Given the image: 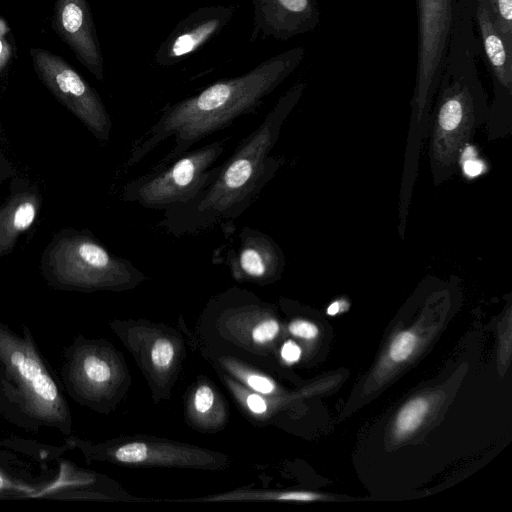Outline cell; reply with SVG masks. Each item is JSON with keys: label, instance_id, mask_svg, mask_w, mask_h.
Returning a JSON list of instances; mask_svg holds the SVG:
<instances>
[{"label": "cell", "instance_id": "277c9868", "mask_svg": "<svg viewBox=\"0 0 512 512\" xmlns=\"http://www.w3.org/2000/svg\"><path fill=\"white\" fill-rule=\"evenodd\" d=\"M0 415L18 428L39 433L43 428L65 437L73 419L60 378L39 350L31 330L13 331L0 316Z\"/></svg>", "mask_w": 512, "mask_h": 512}, {"label": "cell", "instance_id": "6da1fadb", "mask_svg": "<svg viewBox=\"0 0 512 512\" xmlns=\"http://www.w3.org/2000/svg\"><path fill=\"white\" fill-rule=\"evenodd\" d=\"M304 56V47H293L242 75L220 79L192 96L166 105L158 120L132 146L127 166L136 165L172 138L170 151L151 168L159 170L203 138L254 112L299 67Z\"/></svg>", "mask_w": 512, "mask_h": 512}, {"label": "cell", "instance_id": "f1b7e54d", "mask_svg": "<svg viewBox=\"0 0 512 512\" xmlns=\"http://www.w3.org/2000/svg\"><path fill=\"white\" fill-rule=\"evenodd\" d=\"M339 311V303L338 302H334L332 303L328 309H327V313L329 315H335L337 312Z\"/></svg>", "mask_w": 512, "mask_h": 512}, {"label": "cell", "instance_id": "2e32d148", "mask_svg": "<svg viewBox=\"0 0 512 512\" xmlns=\"http://www.w3.org/2000/svg\"><path fill=\"white\" fill-rule=\"evenodd\" d=\"M53 26L77 59L104 80V61L87 0H56Z\"/></svg>", "mask_w": 512, "mask_h": 512}, {"label": "cell", "instance_id": "603a6c76", "mask_svg": "<svg viewBox=\"0 0 512 512\" xmlns=\"http://www.w3.org/2000/svg\"><path fill=\"white\" fill-rule=\"evenodd\" d=\"M222 380L235 401L249 416L258 420L269 416L271 405L268 396L248 389L229 375L223 374Z\"/></svg>", "mask_w": 512, "mask_h": 512}, {"label": "cell", "instance_id": "7c38bea8", "mask_svg": "<svg viewBox=\"0 0 512 512\" xmlns=\"http://www.w3.org/2000/svg\"><path fill=\"white\" fill-rule=\"evenodd\" d=\"M220 309L218 323L230 340L261 351L280 332L278 320L254 294L233 288L213 301Z\"/></svg>", "mask_w": 512, "mask_h": 512}, {"label": "cell", "instance_id": "9c48e42d", "mask_svg": "<svg viewBox=\"0 0 512 512\" xmlns=\"http://www.w3.org/2000/svg\"><path fill=\"white\" fill-rule=\"evenodd\" d=\"M65 445L78 450L87 461L121 466L197 470H222L229 466L225 454L153 437H123L96 443L71 435L65 438Z\"/></svg>", "mask_w": 512, "mask_h": 512}, {"label": "cell", "instance_id": "ffe728a7", "mask_svg": "<svg viewBox=\"0 0 512 512\" xmlns=\"http://www.w3.org/2000/svg\"><path fill=\"white\" fill-rule=\"evenodd\" d=\"M186 420L194 429L209 433L226 425L228 409L213 384L203 380L191 388L186 399Z\"/></svg>", "mask_w": 512, "mask_h": 512}, {"label": "cell", "instance_id": "9a60e30c", "mask_svg": "<svg viewBox=\"0 0 512 512\" xmlns=\"http://www.w3.org/2000/svg\"><path fill=\"white\" fill-rule=\"evenodd\" d=\"M252 5L251 42L269 37L287 41L315 30L320 23L316 0H252Z\"/></svg>", "mask_w": 512, "mask_h": 512}, {"label": "cell", "instance_id": "44dd1931", "mask_svg": "<svg viewBox=\"0 0 512 512\" xmlns=\"http://www.w3.org/2000/svg\"><path fill=\"white\" fill-rule=\"evenodd\" d=\"M2 449H0L1 460ZM9 456V455H8ZM6 457L0 464V499L2 498H36L40 489L51 479L37 477L35 471L27 463L17 458Z\"/></svg>", "mask_w": 512, "mask_h": 512}, {"label": "cell", "instance_id": "484cf974", "mask_svg": "<svg viewBox=\"0 0 512 512\" xmlns=\"http://www.w3.org/2000/svg\"><path fill=\"white\" fill-rule=\"evenodd\" d=\"M415 344L416 338L412 333H400L390 347L391 358L396 362L405 360L412 353Z\"/></svg>", "mask_w": 512, "mask_h": 512}, {"label": "cell", "instance_id": "8992f818", "mask_svg": "<svg viewBox=\"0 0 512 512\" xmlns=\"http://www.w3.org/2000/svg\"><path fill=\"white\" fill-rule=\"evenodd\" d=\"M47 283L59 290L91 293L131 290L147 279L133 263L114 255L88 230L64 229L42 256Z\"/></svg>", "mask_w": 512, "mask_h": 512}, {"label": "cell", "instance_id": "3957f363", "mask_svg": "<svg viewBox=\"0 0 512 512\" xmlns=\"http://www.w3.org/2000/svg\"><path fill=\"white\" fill-rule=\"evenodd\" d=\"M475 0H457L443 71L428 126L434 186L456 171L463 148L486 123L488 98L479 77V44L474 31Z\"/></svg>", "mask_w": 512, "mask_h": 512}, {"label": "cell", "instance_id": "5b68a950", "mask_svg": "<svg viewBox=\"0 0 512 512\" xmlns=\"http://www.w3.org/2000/svg\"><path fill=\"white\" fill-rule=\"evenodd\" d=\"M457 0H416L417 62L399 200L412 199L420 150L428 136L429 117L443 71Z\"/></svg>", "mask_w": 512, "mask_h": 512}, {"label": "cell", "instance_id": "4316f807", "mask_svg": "<svg viewBox=\"0 0 512 512\" xmlns=\"http://www.w3.org/2000/svg\"><path fill=\"white\" fill-rule=\"evenodd\" d=\"M288 329L292 335L305 339L315 338L318 334L317 327L306 320H294L289 324Z\"/></svg>", "mask_w": 512, "mask_h": 512}, {"label": "cell", "instance_id": "7402d4cb", "mask_svg": "<svg viewBox=\"0 0 512 512\" xmlns=\"http://www.w3.org/2000/svg\"><path fill=\"white\" fill-rule=\"evenodd\" d=\"M219 363L229 376L248 389L268 397L277 393V385L272 378L244 362L230 356H221Z\"/></svg>", "mask_w": 512, "mask_h": 512}, {"label": "cell", "instance_id": "ac0fdd59", "mask_svg": "<svg viewBox=\"0 0 512 512\" xmlns=\"http://www.w3.org/2000/svg\"><path fill=\"white\" fill-rule=\"evenodd\" d=\"M59 470L55 477L49 480L39 490L36 498L45 499H88V500H117L116 488H106L110 482L105 476L78 468L65 459H59Z\"/></svg>", "mask_w": 512, "mask_h": 512}, {"label": "cell", "instance_id": "52a82bcc", "mask_svg": "<svg viewBox=\"0 0 512 512\" xmlns=\"http://www.w3.org/2000/svg\"><path fill=\"white\" fill-rule=\"evenodd\" d=\"M60 381L77 404L108 414L126 394L130 375L110 342L78 335L63 350Z\"/></svg>", "mask_w": 512, "mask_h": 512}, {"label": "cell", "instance_id": "d6986e66", "mask_svg": "<svg viewBox=\"0 0 512 512\" xmlns=\"http://www.w3.org/2000/svg\"><path fill=\"white\" fill-rule=\"evenodd\" d=\"M41 207V195L36 188H13L0 205V257L10 253L20 234L34 222Z\"/></svg>", "mask_w": 512, "mask_h": 512}, {"label": "cell", "instance_id": "cb8c5ba5", "mask_svg": "<svg viewBox=\"0 0 512 512\" xmlns=\"http://www.w3.org/2000/svg\"><path fill=\"white\" fill-rule=\"evenodd\" d=\"M428 410L427 402L422 398L410 401L399 413L397 429L402 434L415 430L422 422Z\"/></svg>", "mask_w": 512, "mask_h": 512}, {"label": "cell", "instance_id": "d4e9b609", "mask_svg": "<svg viewBox=\"0 0 512 512\" xmlns=\"http://www.w3.org/2000/svg\"><path fill=\"white\" fill-rule=\"evenodd\" d=\"M507 47L512 50V0H487Z\"/></svg>", "mask_w": 512, "mask_h": 512}, {"label": "cell", "instance_id": "e0dca14e", "mask_svg": "<svg viewBox=\"0 0 512 512\" xmlns=\"http://www.w3.org/2000/svg\"><path fill=\"white\" fill-rule=\"evenodd\" d=\"M473 17L478 30L479 56L492 78V99L512 100V50L501 35L487 0H475Z\"/></svg>", "mask_w": 512, "mask_h": 512}, {"label": "cell", "instance_id": "83f0119b", "mask_svg": "<svg viewBox=\"0 0 512 512\" xmlns=\"http://www.w3.org/2000/svg\"><path fill=\"white\" fill-rule=\"evenodd\" d=\"M301 356L300 347L293 341H287L283 344L281 348V357L282 359L289 363H295L299 360Z\"/></svg>", "mask_w": 512, "mask_h": 512}, {"label": "cell", "instance_id": "5bb4252c", "mask_svg": "<svg viewBox=\"0 0 512 512\" xmlns=\"http://www.w3.org/2000/svg\"><path fill=\"white\" fill-rule=\"evenodd\" d=\"M225 262L236 281L267 285L281 277L286 259L271 236L255 228L243 227L237 235L236 245L225 252Z\"/></svg>", "mask_w": 512, "mask_h": 512}, {"label": "cell", "instance_id": "8fae6325", "mask_svg": "<svg viewBox=\"0 0 512 512\" xmlns=\"http://www.w3.org/2000/svg\"><path fill=\"white\" fill-rule=\"evenodd\" d=\"M37 75L50 92L100 141L110 138L112 121L97 91L64 59L34 48Z\"/></svg>", "mask_w": 512, "mask_h": 512}, {"label": "cell", "instance_id": "4fadbf2b", "mask_svg": "<svg viewBox=\"0 0 512 512\" xmlns=\"http://www.w3.org/2000/svg\"><path fill=\"white\" fill-rule=\"evenodd\" d=\"M236 11L237 6L232 4L197 8L178 22L160 44L154 55V63L169 67L184 61L220 34Z\"/></svg>", "mask_w": 512, "mask_h": 512}, {"label": "cell", "instance_id": "ba28073f", "mask_svg": "<svg viewBox=\"0 0 512 512\" xmlns=\"http://www.w3.org/2000/svg\"><path fill=\"white\" fill-rule=\"evenodd\" d=\"M225 143L217 140L187 151L167 166L130 180L123 187L122 199L158 210L192 200L218 177L222 163H215Z\"/></svg>", "mask_w": 512, "mask_h": 512}, {"label": "cell", "instance_id": "7a4b0ae2", "mask_svg": "<svg viewBox=\"0 0 512 512\" xmlns=\"http://www.w3.org/2000/svg\"><path fill=\"white\" fill-rule=\"evenodd\" d=\"M305 88V82H297L287 90L260 125L222 163L218 177L192 200L165 210L159 225L179 237L228 225L242 215L274 178L282 163L270 152Z\"/></svg>", "mask_w": 512, "mask_h": 512}, {"label": "cell", "instance_id": "30bf717a", "mask_svg": "<svg viewBox=\"0 0 512 512\" xmlns=\"http://www.w3.org/2000/svg\"><path fill=\"white\" fill-rule=\"evenodd\" d=\"M109 325L135 358L154 400L169 399L185 355L181 337L144 320H114Z\"/></svg>", "mask_w": 512, "mask_h": 512}]
</instances>
